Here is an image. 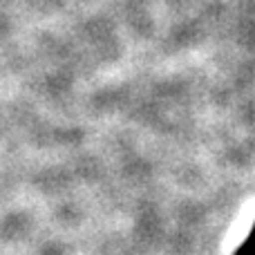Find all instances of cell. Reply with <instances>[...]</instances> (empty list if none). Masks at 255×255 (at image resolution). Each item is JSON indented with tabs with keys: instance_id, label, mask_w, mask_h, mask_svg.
Instances as JSON below:
<instances>
[{
	"instance_id": "1",
	"label": "cell",
	"mask_w": 255,
	"mask_h": 255,
	"mask_svg": "<svg viewBox=\"0 0 255 255\" xmlns=\"http://www.w3.org/2000/svg\"><path fill=\"white\" fill-rule=\"evenodd\" d=\"M233 255H255V222H253L251 231H249V235L244 238V242L235 249Z\"/></svg>"
}]
</instances>
